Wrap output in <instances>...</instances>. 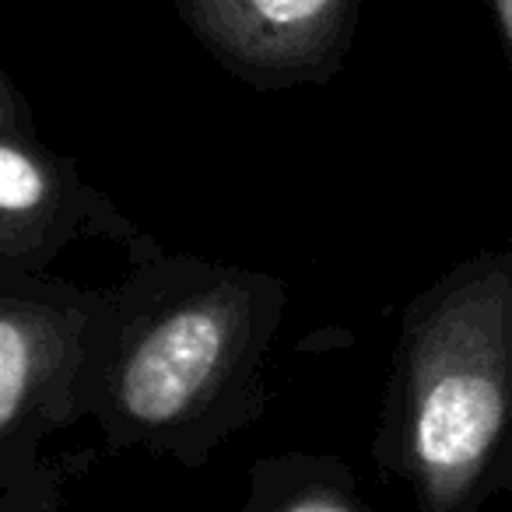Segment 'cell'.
I'll list each match as a JSON object with an SVG mask.
<instances>
[{
	"instance_id": "obj_1",
	"label": "cell",
	"mask_w": 512,
	"mask_h": 512,
	"mask_svg": "<svg viewBox=\"0 0 512 512\" xmlns=\"http://www.w3.org/2000/svg\"><path fill=\"white\" fill-rule=\"evenodd\" d=\"M285 302V281L264 271L162 246L134 256L102 306L81 411L113 453L148 449L200 467L264 414V358Z\"/></svg>"
},
{
	"instance_id": "obj_2",
	"label": "cell",
	"mask_w": 512,
	"mask_h": 512,
	"mask_svg": "<svg viewBox=\"0 0 512 512\" xmlns=\"http://www.w3.org/2000/svg\"><path fill=\"white\" fill-rule=\"evenodd\" d=\"M512 439V253L488 249L404 313L372 456L421 512H477Z\"/></svg>"
},
{
	"instance_id": "obj_3",
	"label": "cell",
	"mask_w": 512,
	"mask_h": 512,
	"mask_svg": "<svg viewBox=\"0 0 512 512\" xmlns=\"http://www.w3.org/2000/svg\"><path fill=\"white\" fill-rule=\"evenodd\" d=\"M109 288L0 271V484L43 463L46 435L85 418L81 386Z\"/></svg>"
},
{
	"instance_id": "obj_4",
	"label": "cell",
	"mask_w": 512,
	"mask_h": 512,
	"mask_svg": "<svg viewBox=\"0 0 512 512\" xmlns=\"http://www.w3.org/2000/svg\"><path fill=\"white\" fill-rule=\"evenodd\" d=\"M88 235L120 239L130 260L158 246L81 179L74 158L39 141L29 99L0 71V271L46 274L60 249Z\"/></svg>"
},
{
	"instance_id": "obj_5",
	"label": "cell",
	"mask_w": 512,
	"mask_h": 512,
	"mask_svg": "<svg viewBox=\"0 0 512 512\" xmlns=\"http://www.w3.org/2000/svg\"><path fill=\"white\" fill-rule=\"evenodd\" d=\"M197 43L246 85H323L344 67L362 0H172Z\"/></svg>"
},
{
	"instance_id": "obj_6",
	"label": "cell",
	"mask_w": 512,
	"mask_h": 512,
	"mask_svg": "<svg viewBox=\"0 0 512 512\" xmlns=\"http://www.w3.org/2000/svg\"><path fill=\"white\" fill-rule=\"evenodd\" d=\"M239 512H376L337 456L278 453L256 460Z\"/></svg>"
},
{
	"instance_id": "obj_7",
	"label": "cell",
	"mask_w": 512,
	"mask_h": 512,
	"mask_svg": "<svg viewBox=\"0 0 512 512\" xmlns=\"http://www.w3.org/2000/svg\"><path fill=\"white\" fill-rule=\"evenodd\" d=\"M0 512H60V474L36 463L25 474L0 484Z\"/></svg>"
},
{
	"instance_id": "obj_8",
	"label": "cell",
	"mask_w": 512,
	"mask_h": 512,
	"mask_svg": "<svg viewBox=\"0 0 512 512\" xmlns=\"http://www.w3.org/2000/svg\"><path fill=\"white\" fill-rule=\"evenodd\" d=\"M491 8H495V22L502 32V46L512 60V0H491Z\"/></svg>"
},
{
	"instance_id": "obj_9",
	"label": "cell",
	"mask_w": 512,
	"mask_h": 512,
	"mask_svg": "<svg viewBox=\"0 0 512 512\" xmlns=\"http://www.w3.org/2000/svg\"><path fill=\"white\" fill-rule=\"evenodd\" d=\"M495 488L512 491V439H509V449H505V460H502V470H498V484H495Z\"/></svg>"
}]
</instances>
